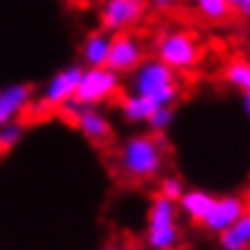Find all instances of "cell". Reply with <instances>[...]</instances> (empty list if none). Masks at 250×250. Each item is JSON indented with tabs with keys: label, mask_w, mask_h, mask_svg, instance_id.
Listing matches in <instances>:
<instances>
[{
	"label": "cell",
	"mask_w": 250,
	"mask_h": 250,
	"mask_svg": "<svg viewBox=\"0 0 250 250\" xmlns=\"http://www.w3.org/2000/svg\"><path fill=\"white\" fill-rule=\"evenodd\" d=\"M176 72L161 60H145L132 72V93L145 96L157 106H172L178 98Z\"/></svg>",
	"instance_id": "cell-2"
},
{
	"label": "cell",
	"mask_w": 250,
	"mask_h": 250,
	"mask_svg": "<svg viewBox=\"0 0 250 250\" xmlns=\"http://www.w3.org/2000/svg\"><path fill=\"white\" fill-rule=\"evenodd\" d=\"M248 208H250L248 199L242 197V195H235V193L216 197L212 210L208 212V216L204 218L202 227L212 235H221L223 231L227 227H231Z\"/></svg>",
	"instance_id": "cell-7"
},
{
	"label": "cell",
	"mask_w": 250,
	"mask_h": 250,
	"mask_svg": "<svg viewBox=\"0 0 250 250\" xmlns=\"http://www.w3.org/2000/svg\"><path fill=\"white\" fill-rule=\"evenodd\" d=\"M178 225V204L164 195H157L151 202L146 218V246L148 250H174L180 244Z\"/></svg>",
	"instance_id": "cell-3"
},
{
	"label": "cell",
	"mask_w": 250,
	"mask_h": 250,
	"mask_svg": "<svg viewBox=\"0 0 250 250\" xmlns=\"http://www.w3.org/2000/svg\"><path fill=\"white\" fill-rule=\"evenodd\" d=\"M248 72H250L248 62L235 60V62H231V64H227V68H225V79H227V83L237 87V89H242L244 83H246V79H248Z\"/></svg>",
	"instance_id": "cell-18"
},
{
	"label": "cell",
	"mask_w": 250,
	"mask_h": 250,
	"mask_svg": "<svg viewBox=\"0 0 250 250\" xmlns=\"http://www.w3.org/2000/svg\"><path fill=\"white\" fill-rule=\"evenodd\" d=\"M227 4L231 9H235L237 13L250 17V0H227Z\"/></svg>",
	"instance_id": "cell-21"
},
{
	"label": "cell",
	"mask_w": 250,
	"mask_h": 250,
	"mask_svg": "<svg viewBox=\"0 0 250 250\" xmlns=\"http://www.w3.org/2000/svg\"><path fill=\"white\" fill-rule=\"evenodd\" d=\"M185 191L187 189H185L183 180H180L178 176H164L161 183H159V195L172 199V202H178Z\"/></svg>",
	"instance_id": "cell-20"
},
{
	"label": "cell",
	"mask_w": 250,
	"mask_h": 250,
	"mask_svg": "<svg viewBox=\"0 0 250 250\" xmlns=\"http://www.w3.org/2000/svg\"><path fill=\"white\" fill-rule=\"evenodd\" d=\"M106 250H121V248H117V246H110V248H106Z\"/></svg>",
	"instance_id": "cell-25"
},
{
	"label": "cell",
	"mask_w": 250,
	"mask_h": 250,
	"mask_svg": "<svg viewBox=\"0 0 250 250\" xmlns=\"http://www.w3.org/2000/svg\"><path fill=\"white\" fill-rule=\"evenodd\" d=\"M148 4H153L157 11H170L176 4V0H148Z\"/></svg>",
	"instance_id": "cell-22"
},
{
	"label": "cell",
	"mask_w": 250,
	"mask_h": 250,
	"mask_svg": "<svg viewBox=\"0 0 250 250\" xmlns=\"http://www.w3.org/2000/svg\"><path fill=\"white\" fill-rule=\"evenodd\" d=\"M157 108L159 106L155 102H151V100L145 96H136V93L125 96L121 102V112L129 123H146Z\"/></svg>",
	"instance_id": "cell-15"
},
{
	"label": "cell",
	"mask_w": 250,
	"mask_h": 250,
	"mask_svg": "<svg viewBox=\"0 0 250 250\" xmlns=\"http://www.w3.org/2000/svg\"><path fill=\"white\" fill-rule=\"evenodd\" d=\"M148 0H106L102 9V26L106 32H121L142 17Z\"/></svg>",
	"instance_id": "cell-9"
},
{
	"label": "cell",
	"mask_w": 250,
	"mask_h": 250,
	"mask_svg": "<svg viewBox=\"0 0 250 250\" xmlns=\"http://www.w3.org/2000/svg\"><path fill=\"white\" fill-rule=\"evenodd\" d=\"M199 13L210 21H223L229 17L231 7L227 4V0H195Z\"/></svg>",
	"instance_id": "cell-16"
},
{
	"label": "cell",
	"mask_w": 250,
	"mask_h": 250,
	"mask_svg": "<svg viewBox=\"0 0 250 250\" xmlns=\"http://www.w3.org/2000/svg\"><path fill=\"white\" fill-rule=\"evenodd\" d=\"M119 89V74L108 68H89L83 72V79L79 83V89L74 93V100L89 106H96L104 100H108Z\"/></svg>",
	"instance_id": "cell-5"
},
{
	"label": "cell",
	"mask_w": 250,
	"mask_h": 250,
	"mask_svg": "<svg viewBox=\"0 0 250 250\" xmlns=\"http://www.w3.org/2000/svg\"><path fill=\"white\" fill-rule=\"evenodd\" d=\"M146 123L153 134H166L170 129V125L174 123V108L172 106H159Z\"/></svg>",
	"instance_id": "cell-17"
},
{
	"label": "cell",
	"mask_w": 250,
	"mask_h": 250,
	"mask_svg": "<svg viewBox=\"0 0 250 250\" xmlns=\"http://www.w3.org/2000/svg\"><path fill=\"white\" fill-rule=\"evenodd\" d=\"M83 68L81 66H68L64 70H60L55 77L45 85L42 91V104L47 106H64L68 100L74 98V93L79 89V83L83 79Z\"/></svg>",
	"instance_id": "cell-10"
},
{
	"label": "cell",
	"mask_w": 250,
	"mask_h": 250,
	"mask_svg": "<svg viewBox=\"0 0 250 250\" xmlns=\"http://www.w3.org/2000/svg\"><path fill=\"white\" fill-rule=\"evenodd\" d=\"M157 60L167 64L174 72L176 70H191L199 62L202 49L195 36L183 30H174V32H166L159 36L157 41Z\"/></svg>",
	"instance_id": "cell-4"
},
{
	"label": "cell",
	"mask_w": 250,
	"mask_h": 250,
	"mask_svg": "<svg viewBox=\"0 0 250 250\" xmlns=\"http://www.w3.org/2000/svg\"><path fill=\"white\" fill-rule=\"evenodd\" d=\"M221 250H250V208L218 235Z\"/></svg>",
	"instance_id": "cell-13"
},
{
	"label": "cell",
	"mask_w": 250,
	"mask_h": 250,
	"mask_svg": "<svg viewBox=\"0 0 250 250\" xmlns=\"http://www.w3.org/2000/svg\"><path fill=\"white\" fill-rule=\"evenodd\" d=\"M242 91H244V93H250V72H248V79H246V83H244Z\"/></svg>",
	"instance_id": "cell-24"
},
{
	"label": "cell",
	"mask_w": 250,
	"mask_h": 250,
	"mask_svg": "<svg viewBox=\"0 0 250 250\" xmlns=\"http://www.w3.org/2000/svg\"><path fill=\"white\" fill-rule=\"evenodd\" d=\"M21 136H23V127L20 123L11 121L7 125H2V127H0V148H2V151L13 148L17 142L21 140Z\"/></svg>",
	"instance_id": "cell-19"
},
{
	"label": "cell",
	"mask_w": 250,
	"mask_h": 250,
	"mask_svg": "<svg viewBox=\"0 0 250 250\" xmlns=\"http://www.w3.org/2000/svg\"><path fill=\"white\" fill-rule=\"evenodd\" d=\"M30 98H32L30 85L2 87V89H0V127L13 121V119L28 106Z\"/></svg>",
	"instance_id": "cell-11"
},
{
	"label": "cell",
	"mask_w": 250,
	"mask_h": 250,
	"mask_svg": "<svg viewBox=\"0 0 250 250\" xmlns=\"http://www.w3.org/2000/svg\"><path fill=\"white\" fill-rule=\"evenodd\" d=\"M110 36L106 32H96L83 45V62L89 68H104L110 51Z\"/></svg>",
	"instance_id": "cell-14"
},
{
	"label": "cell",
	"mask_w": 250,
	"mask_h": 250,
	"mask_svg": "<svg viewBox=\"0 0 250 250\" xmlns=\"http://www.w3.org/2000/svg\"><path fill=\"white\" fill-rule=\"evenodd\" d=\"M66 112L70 115L74 121H77L79 129L83 132L87 138L96 140V142H102V140H108L112 129H110V123L102 112L96 110V106H89V104H83V102H77V100H68L64 104Z\"/></svg>",
	"instance_id": "cell-8"
},
{
	"label": "cell",
	"mask_w": 250,
	"mask_h": 250,
	"mask_svg": "<svg viewBox=\"0 0 250 250\" xmlns=\"http://www.w3.org/2000/svg\"><path fill=\"white\" fill-rule=\"evenodd\" d=\"M242 106H244V112H246V117L250 119V93H244V98H242Z\"/></svg>",
	"instance_id": "cell-23"
},
{
	"label": "cell",
	"mask_w": 250,
	"mask_h": 250,
	"mask_svg": "<svg viewBox=\"0 0 250 250\" xmlns=\"http://www.w3.org/2000/svg\"><path fill=\"white\" fill-rule=\"evenodd\" d=\"M142 62H145V47L142 42L132 34H117L110 41V51L106 66L108 70L123 74V72H134Z\"/></svg>",
	"instance_id": "cell-6"
},
{
	"label": "cell",
	"mask_w": 250,
	"mask_h": 250,
	"mask_svg": "<svg viewBox=\"0 0 250 250\" xmlns=\"http://www.w3.org/2000/svg\"><path fill=\"white\" fill-rule=\"evenodd\" d=\"M214 195L204 189H187L183 193V197L178 199V210L189 218L191 223H204V218L208 216V212L214 206Z\"/></svg>",
	"instance_id": "cell-12"
},
{
	"label": "cell",
	"mask_w": 250,
	"mask_h": 250,
	"mask_svg": "<svg viewBox=\"0 0 250 250\" xmlns=\"http://www.w3.org/2000/svg\"><path fill=\"white\" fill-rule=\"evenodd\" d=\"M166 164L164 134H140L123 142L119 151V167L132 180H148L159 176Z\"/></svg>",
	"instance_id": "cell-1"
}]
</instances>
